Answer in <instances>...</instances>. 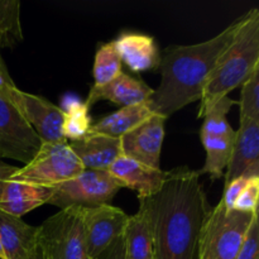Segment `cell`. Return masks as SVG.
<instances>
[{
  "label": "cell",
  "instance_id": "14",
  "mask_svg": "<svg viewBox=\"0 0 259 259\" xmlns=\"http://www.w3.org/2000/svg\"><path fill=\"white\" fill-rule=\"evenodd\" d=\"M152 94L153 89L149 88L143 80L121 72L106 85L91 86L85 104L91 108L94 104L106 100L124 108L149 100Z\"/></svg>",
  "mask_w": 259,
  "mask_h": 259
},
{
  "label": "cell",
  "instance_id": "4",
  "mask_svg": "<svg viewBox=\"0 0 259 259\" xmlns=\"http://www.w3.org/2000/svg\"><path fill=\"white\" fill-rule=\"evenodd\" d=\"M257 214L212 207L200 238L199 259H235Z\"/></svg>",
  "mask_w": 259,
  "mask_h": 259
},
{
  "label": "cell",
  "instance_id": "34",
  "mask_svg": "<svg viewBox=\"0 0 259 259\" xmlns=\"http://www.w3.org/2000/svg\"><path fill=\"white\" fill-rule=\"evenodd\" d=\"M0 259H5V255H4V253H3V249H2V245H0Z\"/></svg>",
  "mask_w": 259,
  "mask_h": 259
},
{
  "label": "cell",
  "instance_id": "30",
  "mask_svg": "<svg viewBox=\"0 0 259 259\" xmlns=\"http://www.w3.org/2000/svg\"><path fill=\"white\" fill-rule=\"evenodd\" d=\"M2 42H0V96L4 99H8L10 93L14 89H17V85L14 83L13 78L10 77L9 71H8L7 65L4 62V58L2 56Z\"/></svg>",
  "mask_w": 259,
  "mask_h": 259
},
{
  "label": "cell",
  "instance_id": "5",
  "mask_svg": "<svg viewBox=\"0 0 259 259\" xmlns=\"http://www.w3.org/2000/svg\"><path fill=\"white\" fill-rule=\"evenodd\" d=\"M42 259H89L81 207L62 209L38 227Z\"/></svg>",
  "mask_w": 259,
  "mask_h": 259
},
{
  "label": "cell",
  "instance_id": "16",
  "mask_svg": "<svg viewBox=\"0 0 259 259\" xmlns=\"http://www.w3.org/2000/svg\"><path fill=\"white\" fill-rule=\"evenodd\" d=\"M259 121L248 120L239 123L235 131L232 156L224 172L225 185L238 179L250 167L259 164Z\"/></svg>",
  "mask_w": 259,
  "mask_h": 259
},
{
  "label": "cell",
  "instance_id": "2",
  "mask_svg": "<svg viewBox=\"0 0 259 259\" xmlns=\"http://www.w3.org/2000/svg\"><path fill=\"white\" fill-rule=\"evenodd\" d=\"M248 12L233 20L224 30L196 45H174L161 53L158 70L161 83L149 98L154 113L167 119L189 104L201 99L205 83L240 27Z\"/></svg>",
  "mask_w": 259,
  "mask_h": 259
},
{
  "label": "cell",
  "instance_id": "17",
  "mask_svg": "<svg viewBox=\"0 0 259 259\" xmlns=\"http://www.w3.org/2000/svg\"><path fill=\"white\" fill-rule=\"evenodd\" d=\"M0 245L5 259H27L37 249L38 227L0 211Z\"/></svg>",
  "mask_w": 259,
  "mask_h": 259
},
{
  "label": "cell",
  "instance_id": "19",
  "mask_svg": "<svg viewBox=\"0 0 259 259\" xmlns=\"http://www.w3.org/2000/svg\"><path fill=\"white\" fill-rule=\"evenodd\" d=\"M125 259H154L153 230L148 211L139 204V210L128 218L124 230Z\"/></svg>",
  "mask_w": 259,
  "mask_h": 259
},
{
  "label": "cell",
  "instance_id": "27",
  "mask_svg": "<svg viewBox=\"0 0 259 259\" xmlns=\"http://www.w3.org/2000/svg\"><path fill=\"white\" fill-rule=\"evenodd\" d=\"M258 197H259V177H253L242 192L238 196L233 209L248 214H257L258 212Z\"/></svg>",
  "mask_w": 259,
  "mask_h": 259
},
{
  "label": "cell",
  "instance_id": "12",
  "mask_svg": "<svg viewBox=\"0 0 259 259\" xmlns=\"http://www.w3.org/2000/svg\"><path fill=\"white\" fill-rule=\"evenodd\" d=\"M108 172L121 189L128 187L134 190L138 199L149 197L158 192L168 176V171L151 168L125 156L119 157Z\"/></svg>",
  "mask_w": 259,
  "mask_h": 259
},
{
  "label": "cell",
  "instance_id": "20",
  "mask_svg": "<svg viewBox=\"0 0 259 259\" xmlns=\"http://www.w3.org/2000/svg\"><path fill=\"white\" fill-rule=\"evenodd\" d=\"M153 114L154 110L148 100L136 105L124 106L93 123L89 133H99L113 138H121L124 134L138 126Z\"/></svg>",
  "mask_w": 259,
  "mask_h": 259
},
{
  "label": "cell",
  "instance_id": "7",
  "mask_svg": "<svg viewBox=\"0 0 259 259\" xmlns=\"http://www.w3.org/2000/svg\"><path fill=\"white\" fill-rule=\"evenodd\" d=\"M120 189L109 172L83 169L77 176L53 186L48 204L61 210L72 206L95 207L109 204Z\"/></svg>",
  "mask_w": 259,
  "mask_h": 259
},
{
  "label": "cell",
  "instance_id": "6",
  "mask_svg": "<svg viewBox=\"0 0 259 259\" xmlns=\"http://www.w3.org/2000/svg\"><path fill=\"white\" fill-rule=\"evenodd\" d=\"M82 171V164L70 148L68 142H42L32 161L20 168L18 167L9 181L53 187L77 176Z\"/></svg>",
  "mask_w": 259,
  "mask_h": 259
},
{
  "label": "cell",
  "instance_id": "8",
  "mask_svg": "<svg viewBox=\"0 0 259 259\" xmlns=\"http://www.w3.org/2000/svg\"><path fill=\"white\" fill-rule=\"evenodd\" d=\"M42 141L10 101L0 96V159L29 163Z\"/></svg>",
  "mask_w": 259,
  "mask_h": 259
},
{
  "label": "cell",
  "instance_id": "32",
  "mask_svg": "<svg viewBox=\"0 0 259 259\" xmlns=\"http://www.w3.org/2000/svg\"><path fill=\"white\" fill-rule=\"evenodd\" d=\"M17 169L18 167L5 163V162H3L2 159H0V196H2L3 189H4L7 181L10 179V176H12Z\"/></svg>",
  "mask_w": 259,
  "mask_h": 259
},
{
  "label": "cell",
  "instance_id": "31",
  "mask_svg": "<svg viewBox=\"0 0 259 259\" xmlns=\"http://www.w3.org/2000/svg\"><path fill=\"white\" fill-rule=\"evenodd\" d=\"M95 259H125V248H124L123 235L114 240L99 257Z\"/></svg>",
  "mask_w": 259,
  "mask_h": 259
},
{
  "label": "cell",
  "instance_id": "3",
  "mask_svg": "<svg viewBox=\"0 0 259 259\" xmlns=\"http://www.w3.org/2000/svg\"><path fill=\"white\" fill-rule=\"evenodd\" d=\"M259 67V10H248V17L234 40L225 50L210 73L201 99L197 118L205 114L230 91L242 86Z\"/></svg>",
  "mask_w": 259,
  "mask_h": 259
},
{
  "label": "cell",
  "instance_id": "15",
  "mask_svg": "<svg viewBox=\"0 0 259 259\" xmlns=\"http://www.w3.org/2000/svg\"><path fill=\"white\" fill-rule=\"evenodd\" d=\"M70 148L82 164L83 169L106 171L120 156V138L104 136L99 133H89L78 141L68 143Z\"/></svg>",
  "mask_w": 259,
  "mask_h": 259
},
{
  "label": "cell",
  "instance_id": "22",
  "mask_svg": "<svg viewBox=\"0 0 259 259\" xmlns=\"http://www.w3.org/2000/svg\"><path fill=\"white\" fill-rule=\"evenodd\" d=\"M63 113L62 134L66 142L78 141L83 138L90 132L91 118L89 114V108L85 101L78 99H67L63 106H61Z\"/></svg>",
  "mask_w": 259,
  "mask_h": 259
},
{
  "label": "cell",
  "instance_id": "28",
  "mask_svg": "<svg viewBox=\"0 0 259 259\" xmlns=\"http://www.w3.org/2000/svg\"><path fill=\"white\" fill-rule=\"evenodd\" d=\"M235 259H259V222L258 217L253 219L242 248Z\"/></svg>",
  "mask_w": 259,
  "mask_h": 259
},
{
  "label": "cell",
  "instance_id": "1",
  "mask_svg": "<svg viewBox=\"0 0 259 259\" xmlns=\"http://www.w3.org/2000/svg\"><path fill=\"white\" fill-rule=\"evenodd\" d=\"M199 179L197 171L177 167L158 192L138 199L151 219L154 259H199L200 238L212 209Z\"/></svg>",
  "mask_w": 259,
  "mask_h": 259
},
{
  "label": "cell",
  "instance_id": "25",
  "mask_svg": "<svg viewBox=\"0 0 259 259\" xmlns=\"http://www.w3.org/2000/svg\"><path fill=\"white\" fill-rule=\"evenodd\" d=\"M22 40L20 3L18 0H0V42H2V47H13Z\"/></svg>",
  "mask_w": 259,
  "mask_h": 259
},
{
  "label": "cell",
  "instance_id": "33",
  "mask_svg": "<svg viewBox=\"0 0 259 259\" xmlns=\"http://www.w3.org/2000/svg\"><path fill=\"white\" fill-rule=\"evenodd\" d=\"M27 259H42V255H40L39 249H38V245H37V249L32 253Z\"/></svg>",
  "mask_w": 259,
  "mask_h": 259
},
{
  "label": "cell",
  "instance_id": "9",
  "mask_svg": "<svg viewBox=\"0 0 259 259\" xmlns=\"http://www.w3.org/2000/svg\"><path fill=\"white\" fill-rule=\"evenodd\" d=\"M86 252L95 259L111 243L124 234L128 215L120 207L103 204L95 207H81Z\"/></svg>",
  "mask_w": 259,
  "mask_h": 259
},
{
  "label": "cell",
  "instance_id": "24",
  "mask_svg": "<svg viewBox=\"0 0 259 259\" xmlns=\"http://www.w3.org/2000/svg\"><path fill=\"white\" fill-rule=\"evenodd\" d=\"M237 104L229 95L220 99L204 116L200 134L222 138H234L235 131L228 121V113Z\"/></svg>",
  "mask_w": 259,
  "mask_h": 259
},
{
  "label": "cell",
  "instance_id": "21",
  "mask_svg": "<svg viewBox=\"0 0 259 259\" xmlns=\"http://www.w3.org/2000/svg\"><path fill=\"white\" fill-rule=\"evenodd\" d=\"M200 139L206 152V159L204 167L197 172L199 175H210L214 180L220 179L224 176V172L229 163L234 138H222V137L200 134Z\"/></svg>",
  "mask_w": 259,
  "mask_h": 259
},
{
  "label": "cell",
  "instance_id": "26",
  "mask_svg": "<svg viewBox=\"0 0 259 259\" xmlns=\"http://www.w3.org/2000/svg\"><path fill=\"white\" fill-rule=\"evenodd\" d=\"M259 121V67L242 85L239 99V123Z\"/></svg>",
  "mask_w": 259,
  "mask_h": 259
},
{
  "label": "cell",
  "instance_id": "29",
  "mask_svg": "<svg viewBox=\"0 0 259 259\" xmlns=\"http://www.w3.org/2000/svg\"><path fill=\"white\" fill-rule=\"evenodd\" d=\"M250 179H253V177L243 175V176L238 177V179L233 180V181H230L229 184L225 185L224 194H223L222 200H220V201H222V204L224 205L225 209L233 210L238 196H239V194L242 192V190L244 189V186L247 185V182L249 181Z\"/></svg>",
  "mask_w": 259,
  "mask_h": 259
},
{
  "label": "cell",
  "instance_id": "23",
  "mask_svg": "<svg viewBox=\"0 0 259 259\" xmlns=\"http://www.w3.org/2000/svg\"><path fill=\"white\" fill-rule=\"evenodd\" d=\"M121 60L115 50L114 42L101 43L98 47L94 58V86H104L113 81L121 71Z\"/></svg>",
  "mask_w": 259,
  "mask_h": 259
},
{
  "label": "cell",
  "instance_id": "11",
  "mask_svg": "<svg viewBox=\"0 0 259 259\" xmlns=\"http://www.w3.org/2000/svg\"><path fill=\"white\" fill-rule=\"evenodd\" d=\"M167 118L154 113L148 119L120 138L123 156L141 162L154 169H161L162 144Z\"/></svg>",
  "mask_w": 259,
  "mask_h": 259
},
{
  "label": "cell",
  "instance_id": "13",
  "mask_svg": "<svg viewBox=\"0 0 259 259\" xmlns=\"http://www.w3.org/2000/svg\"><path fill=\"white\" fill-rule=\"evenodd\" d=\"M121 63L139 73L158 68L161 51L152 35L138 32H121L113 40Z\"/></svg>",
  "mask_w": 259,
  "mask_h": 259
},
{
  "label": "cell",
  "instance_id": "10",
  "mask_svg": "<svg viewBox=\"0 0 259 259\" xmlns=\"http://www.w3.org/2000/svg\"><path fill=\"white\" fill-rule=\"evenodd\" d=\"M7 100L18 109L40 141L48 143L66 142L62 134L63 113L61 106L55 105L42 96L25 93L18 88L10 93Z\"/></svg>",
  "mask_w": 259,
  "mask_h": 259
},
{
  "label": "cell",
  "instance_id": "18",
  "mask_svg": "<svg viewBox=\"0 0 259 259\" xmlns=\"http://www.w3.org/2000/svg\"><path fill=\"white\" fill-rule=\"evenodd\" d=\"M52 194V187L34 186L8 180L0 196V211L22 218L32 210L48 204Z\"/></svg>",
  "mask_w": 259,
  "mask_h": 259
}]
</instances>
